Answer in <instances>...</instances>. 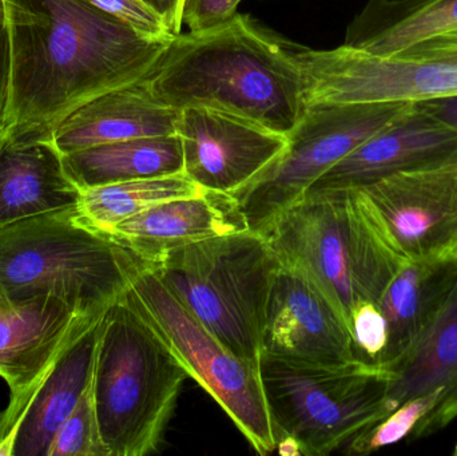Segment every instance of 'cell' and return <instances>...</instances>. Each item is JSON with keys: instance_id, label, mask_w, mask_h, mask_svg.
<instances>
[{"instance_id": "obj_1", "label": "cell", "mask_w": 457, "mask_h": 456, "mask_svg": "<svg viewBox=\"0 0 457 456\" xmlns=\"http://www.w3.org/2000/svg\"><path fill=\"white\" fill-rule=\"evenodd\" d=\"M0 149L48 139L88 102L146 79L174 37L86 0H0Z\"/></svg>"}, {"instance_id": "obj_2", "label": "cell", "mask_w": 457, "mask_h": 456, "mask_svg": "<svg viewBox=\"0 0 457 456\" xmlns=\"http://www.w3.org/2000/svg\"><path fill=\"white\" fill-rule=\"evenodd\" d=\"M145 83L171 109L217 110L284 136L306 109L293 45L238 12L214 29L176 35Z\"/></svg>"}, {"instance_id": "obj_3", "label": "cell", "mask_w": 457, "mask_h": 456, "mask_svg": "<svg viewBox=\"0 0 457 456\" xmlns=\"http://www.w3.org/2000/svg\"><path fill=\"white\" fill-rule=\"evenodd\" d=\"M261 235L279 264L305 276L340 313L378 304L404 260L389 245L356 190L306 195L273 217Z\"/></svg>"}, {"instance_id": "obj_4", "label": "cell", "mask_w": 457, "mask_h": 456, "mask_svg": "<svg viewBox=\"0 0 457 456\" xmlns=\"http://www.w3.org/2000/svg\"><path fill=\"white\" fill-rule=\"evenodd\" d=\"M142 261L80 221L77 208L0 228V294L8 299L54 297L79 312H106Z\"/></svg>"}, {"instance_id": "obj_5", "label": "cell", "mask_w": 457, "mask_h": 456, "mask_svg": "<svg viewBox=\"0 0 457 456\" xmlns=\"http://www.w3.org/2000/svg\"><path fill=\"white\" fill-rule=\"evenodd\" d=\"M128 292L102 319L94 366L96 417L110 456L155 452L189 377Z\"/></svg>"}, {"instance_id": "obj_6", "label": "cell", "mask_w": 457, "mask_h": 456, "mask_svg": "<svg viewBox=\"0 0 457 456\" xmlns=\"http://www.w3.org/2000/svg\"><path fill=\"white\" fill-rule=\"evenodd\" d=\"M147 264L227 350L260 369L266 303L279 267L261 233L179 246Z\"/></svg>"}, {"instance_id": "obj_7", "label": "cell", "mask_w": 457, "mask_h": 456, "mask_svg": "<svg viewBox=\"0 0 457 456\" xmlns=\"http://www.w3.org/2000/svg\"><path fill=\"white\" fill-rule=\"evenodd\" d=\"M260 374L276 442L292 436L305 456L332 454L389 414L394 374L384 367L325 366L262 353Z\"/></svg>"}, {"instance_id": "obj_8", "label": "cell", "mask_w": 457, "mask_h": 456, "mask_svg": "<svg viewBox=\"0 0 457 456\" xmlns=\"http://www.w3.org/2000/svg\"><path fill=\"white\" fill-rule=\"evenodd\" d=\"M134 307L160 335L189 377L228 415L260 455L277 447L260 369L227 350L142 261L129 289Z\"/></svg>"}, {"instance_id": "obj_9", "label": "cell", "mask_w": 457, "mask_h": 456, "mask_svg": "<svg viewBox=\"0 0 457 456\" xmlns=\"http://www.w3.org/2000/svg\"><path fill=\"white\" fill-rule=\"evenodd\" d=\"M305 104H407L457 95V29L388 56L341 45L311 50L293 45Z\"/></svg>"}, {"instance_id": "obj_10", "label": "cell", "mask_w": 457, "mask_h": 456, "mask_svg": "<svg viewBox=\"0 0 457 456\" xmlns=\"http://www.w3.org/2000/svg\"><path fill=\"white\" fill-rule=\"evenodd\" d=\"M407 104H309L287 145L249 184L234 193L250 230L303 197L309 187L365 139L391 122Z\"/></svg>"}, {"instance_id": "obj_11", "label": "cell", "mask_w": 457, "mask_h": 456, "mask_svg": "<svg viewBox=\"0 0 457 456\" xmlns=\"http://www.w3.org/2000/svg\"><path fill=\"white\" fill-rule=\"evenodd\" d=\"M354 190L405 262L457 264V150Z\"/></svg>"}, {"instance_id": "obj_12", "label": "cell", "mask_w": 457, "mask_h": 456, "mask_svg": "<svg viewBox=\"0 0 457 456\" xmlns=\"http://www.w3.org/2000/svg\"><path fill=\"white\" fill-rule=\"evenodd\" d=\"M184 173L203 189L228 193L249 184L287 147V137L217 110L179 112Z\"/></svg>"}, {"instance_id": "obj_13", "label": "cell", "mask_w": 457, "mask_h": 456, "mask_svg": "<svg viewBox=\"0 0 457 456\" xmlns=\"http://www.w3.org/2000/svg\"><path fill=\"white\" fill-rule=\"evenodd\" d=\"M261 350L276 358L325 366L360 361L351 332L332 303L305 276L282 264L269 291Z\"/></svg>"}, {"instance_id": "obj_14", "label": "cell", "mask_w": 457, "mask_h": 456, "mask_svg": "<svg viewBox=\"0 0 457 456\" xmlns=\"http://www.w3.org/2000/svg\"><path fill=\"white\" fill-rule=\"evenodd\" d=\"M54 297L13 300L0 294V377L18 398L104 318Z\"/></svg>"}, {"instance_id": "obj_15", "label": "cell", "mask_w": 457, "mask_h": 456, "mask_svg": "<svg viewBox=\"0 0 457 456\" xmlns=\"http://www.w3.org/2000/svg\"><path fill=\"white\" fill-rule=\"evenodd\" d=\"M101 321L34 387L10 399L0 412V456H46L56 431L90 385Z\"/></svg>"}, {"instance_id": "obj_16", "label": "cell", "mask_w": 457, "mask_h": 456, "mask_svg": "<svg viewBox=\"0 0 457 456\" xmlns=\"http://www.w3.org/2000/svg\"><path fill=\"white\" fill-rule=\"evenodd\" d=\"M457 150V131L415 102L322 174L305 195L354 190Z\"/></svg>"}, {"instance_id": "obj_17", "label": "cell", "mask_w": 457, "mask_h": 456, "mask_svg": "<svg viewBox=\"0 0 457 456\" xmlns=\"http://www.w3.org/2000/svg\"><path fill=\"white\" fill-rule=\"evenodd\" d=\"M388 411L432 391H442L434 411L410 441L432 435L457 418V280L410 351L391 369Z\"/></svg>"}, {"instance_id": "obj_18", "label": "cell", "mask_w": 457, "mask_h": 456, "mask_svg": "<svg viewBox=\"0 0 457 456\" xmlns=\"http://www.w3.org/2000/svg\"><path fill=\"white\" fill-rule=\"evenodd\" d=\"M249 229L233 195L205 189L153 206L115 225L107 235L149 262L170 249Z\"/></svg>"}, {"instance_id": "obj_19", "label": "cell", "mask_w": 457, "mask_h": 456, "mask_svg": "<svg viewBox=\"0 0 457 456\" xmlns=\"http://www.w3.org/2000/svg\"><path fill=\"white\" fill-rule=\"evenodd\" d=\"M179 112L153 96L145 80L109 91L72 112L50 138L63 155L112 142L176 134Z\"/></svg>"}, {"instance_id": "obj_20", "label": "cell", "mask_w": 457, "mask_h": 456, "mask_svg": "<svg viewBox=\"0 0 457 456\" xmlns=\"http://www.w3.org/2000/svg\"><path fill=\"white\" fill-rule=\"evenodd\" d=\"M79 193L51 139L12 142L0 149V228L77 208Z\"/></svg>"}, {"instance_id": "obj_21", "label": "cell", "mask_w": 457, "mask_h": 456, "mask_svg": "<svg viewBox=\"0 0 457 456\" xmlns=\"http://www.w3.org/2000/svg\"><path fill=\"white\" fill-rule=\"evenodd\" d=\"M457 29V0H368L346 29L344 46L388 56Z\"/></svg>"}, {"instance_id": "obj_22", "label": "cell", "mask_w": 457, "mask_h": 456, "mask_svg": "<svg viewBox=\"0 0 457 456\" xmlns=\"http://www.w3.org/2000/svg\"><path fill=\"white\" fill-rule=\"evenodd\" d=\"M457 280V264L405 262L378 307L388 326L381 367H392L415 344Z\"/></svg>"}, {"instance_id": "obj_23", "label": "cell", "mask_w": 457, "mask_h": 456, "mask_svg": "<svg viewBox=\"0 0 457 456\" xmlns=\"http://www.w3.org/2000/svg\"><path fill=\"white\" fill-rule=\"evenodd\" d=\"M63 157L79 189L184 173L182 144L177 134L112 142Z\"/></svg>"}, {"instance_id": "obj_24", "label": "cell", "mask_w": 457, "mask_h": 456, "mask_svg": "<svg viewBox=\"0 0 457 456\" xmlns=\"http://www.w3.org/2000/svg\"><path fill=\"white\" fill-rule=\"evenodd\" d=\"M204 190L185 173L85 187L80 189L77 214L80 221L107 235L115 225L153 206Z\"/></svg>"}, {"instance_id": "obj_25", "label": "cell", "mask_w": 457, "mask_h": 456, "mask_svg": "<svg viewBox=\"0 0 457 456\" xmlns=\"http://www.w3.org/2000/svg\"><path fill=\"white\" fill-rule=\"evenodd\" d=\"M442 391L416 396L373 423L349 442L348 454L364 455L411 439L418 426L434 411Z\"/></svg>"}, {"instance_id": "obj_26", "label": "cell", "mask_w": 457, "mask_h": 456, "mask_svg": "<svg viewBox=\"0 0 457 456\" xmlns=\"http://www.w3.org/2000/svg\"><path fill=\"white\" fill-rule=\"evenodd\" d=\"M93 377L74 411L56 431L46 456H110L99 430Z\"/></svg>"}, {"instance_id": "obj_27", "label": "cell", "mask_w": 457, "mask_h": 456, "mask_svg": "<svg viewBox=\"0 0 457 456\" xmlns=\"http://www.w3.org/2000/svg\"><path fill=\"white\" fill-rule=\"evenodd\" d=\"M349 332L357 361L381 367L388 345V326L378 304H357L349 318Z\"/></svg>"}, {"instance_id": "obj_28", "label": "cell", "mask_w": 457, "mask_h": 456, "mask_svg": "<svg viewBox=\"0 0 457 456\" xmlns=\"http://www.w3.org/2000/svg\"><path fill=\"white\" fill-rule=\"evenodd\" d=\"M99 10L122 19L130 26L153 37H174L160 13L144 0H86Z\"/></svg>"}, {"instance_id": "obj_29", "label": "cell", "mask_w": 457, "mask_h": 456, "mask_svg": "<svg viewBox=\"0 0 457 456\" xmlns=\"http://www.w3.org/2000/svg\"><path fill=\"white\" fill-rule=\"evenodd\" d=\"M241 0H185L182 23L190 32L206 31L227 23Z\"/></svg>"}, {"instance_id": "obj_30", "label": "cell", "mask_w": 457, "mask_h": 456, "mask_svg": "<svg viewBox=\"0 0 457 456\" xmlns=\"http://www.w3.org/2000/svg\"><path fill=\"white\" fill-rule=\"evenodd\" d=\"M419 107L435 120L457 131V95L431 101L415 102Z\"/></svg>"}, {"instance_id": "obj_31", "label": "cell", "mask_w": 457, "mask_h": 456, "mask_svg": "<svg viewBox=\"0 0 457 456\" xmlns=\"http://www.w3.org/2000/svg\"><path fill=\"white\" fill-rule=\"evenodd\" d=\"M145 2L160 13L171 35L176 37L181 34L182 26H184L182 13H184L185 0H145Z\"/></svg>"}, {"instance_id": "obj_32", "label": "cell", "mask_w": 457, "mask_h": 456, "mask_svg": "<svg viewBox=\"0 0 457 456\" xmlns=\"http://www.w3.org/2000/svg\"><path fill=\"white\" fill-rule=\"evenodd\" d=\"M277 452L282 456H301L300 444L292 436H282L277 441Z\"/></svg>"}, {"instance_id": "obj_33", "label": "cell", "mask_w": 457, "mask_h": 456, "mask_svg": "<svg viewBox=\"0 0 457 456\" xmlns=\"http://www.w3.org/2000/svg\"><path fill=\"white\" fill-rule=\"evenodd\" d=\"M2 55H3V29H2V18H0V78H2Z\"/></svg>"}, {"instance_id": "obj_34", "label": "cell", "mask_w": 457, "mask_h": 456, "mask_svg": "<svg viewBox=\"0 0 457 456\" xmlns=\"http://www.w3.org/2000/svg\"><path fill=\"white\" fill-rule=\"evenodd\" d=\"M453 455L457 456V442H456L455 450H453Z\"/></svg>"}, {"instance_id": "obj_35", "label": "cell", "mask_w": 457, "mask_h": 456, "mask_svg": "<svg viewBox=\"0 0 457 456\" xmlns=\"http://www.w3.org/2000/svg\"><path fill=\"white\" fill-rule=\"evenodd\" d=\"M0 18H2V15H0Z\"/></svg>"}, {"instance_id": "obj_36", "label": "cell", "mask_w": 457, "mask_h": 456, "mask_svg": "<svg viewBox=\"0 0 457 456\" xmlns=\"http://www.w3.org/2000/svg\"><path fill=\"white\" fill-rule=\"evenodd\" d=\"M144 2H145V0H144Z\"/></svg>"}]
</instances>
